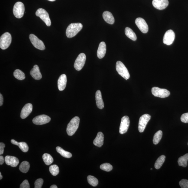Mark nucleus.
<instances>
[{"label":"nucleus","mask_w":188,"mask_h":188,"mask_svg":"<svg viewBox=\"0 0 188 188\" xmlns=\"http://www.w3.org/2000/svg\"><path fill=\"white\" fill-rule=\"evenodd\" d=\"M83 28V25L79 23H72L67 28L66 35L67 37L71 38L73 37L80 31Z\"/></svg>","instance_id":"nucleus-1"},{"label":"nucleus","mask_w":188,"mask_h":188,"mask_svg":"<svg viewBox=\"0 0 188 188\" xmlns=\"http://www.w3.org/2000/svg\"><path fill=\"white\" fill-rule=\"evenodd\" d=\"M80 119L79 117L75 116L70 121L67 128V133L69 136L74 135L79 127Z\"/></svg>","instance_id":"nucleus-2"},{"label":"nucleus","mask_w":188,"mask_h":188,"mask_svg":"<svg viewBox=\"0 0 188 188\" xmlns=\"http://www.w3.org/2000/svg\"><path fill=\"white\" fill-rule=\"evenodd\" d=\"M12 42V36L9 32H6L0 38V47L2 49L8 48Z\"/></svg>","instance_id":"nucleus-3"},{"label":"nucleus","mask_w":188,"mask_h":188,"mask_svg":"<svg viewBox=\"0 0 188 188\" xmlns=\"http://www.w3.org/2000/svg\"><path fill=\"white\" fill-rule=\"evenodd\" d=\"M116 68L118 74L124 78L125 79L127 80L130 77L129 71L125 66L124 64L120 61H118L116 63Z\"/></svg>","instance_id":"nucleus-4"},{"label":"nucleus","mask_w":188,"mask_h":188,"mask_svg":"<svg viewBox=\"0 0 188 188\" xmlns=\"http://www.w3.org/2000/svg\"><path fill=\"white\" fill-rule=\"evenodd\" d=\"M25 8L23 4L21 2H17L15 4L13 9V13L17 18L20 19L24 14Z\"/></svg>","instance_id":"nucleus-5"},{"label":"nucleus","mask_w":188,"mask_h":188,"mask_svg":"<svg viewBox=\"0 0 188 188\" xmlns=\"http://www.w3.org/2000/svg\"><path fill=\"white\" fill-rule=\"evenodd\" d=\"M36 15L37 16L39 17L47 26L49 27L51 25V21L49 14L46 10L42 8H39L36 11Z\"/></svg>","instance_id":"nucleus-6"},{"label":"nucleus","mask_w":188,"mask_h":188,"mask_svg":"<svg viewBox=\"0 0 188 188\" xmlns=\"http://www.w3.org/2000/svg\"><path fill=\"white\" fill-rule=\"evenodd\" d=\"M30 40L33 46L36 49L40 50H44L45 49L44 43L34 34H31L29 36Z\"/></svg>","instance_id":"nucleus-7"},{"label":"nucleus","mask_w":188,"mask_h":188,"mask_svg":"<svg viewBox=\"0 0 188 188\" xmlns=\"http://www.w3.org/2000/svg\"><path fill=\"white\" fill-rule=\"evenodd\" d=\"M152 93L154 96L161 98H166L170 95V92L167 90L156 87L152 88Z\"/></svg>","instance_id":"nucleus-8"},{"label":"nucleus","mask_w":188,"mask_h":188,"mask_svg":"<svg viewBox=\"0 0 188 188\" xmlns=\"http://www.w3.org/2000/svg\"><path fill=\"white\" fill-rule=\"evenodd\" d=\"M86 60L85 54L84 53L80 54L75 62L74 67L75 70L77 71L81 70L85 64Z\"/></svg>","instance_id":"nucleus-9"},{"label":"nucleus","mask_w":188,"mask_h":188,"mask_svg":"<svg viewBox=\"0 0 188 188\" xmlns=\"http://www.w3.org/2000/svg\"><path fill=\"white\" fill-rule=\"evenodd\" d=\"M151 118V116L148 114H144L140 117L138 125V130L140 133L143 132Z\"/></svg>","instance_id":"nucleus-10"},{"label":"nucleus","mask_w":188,"mask_h":188,"mask_svg":"<svg viewBox=\"0 0 188 188\" xmlns=\"http://www.w3.org/2000/svg\"><path fill=\"white\" fill-rule=\"evenodd\" d=\"M51 118L49 116L45 115L37 116L34 118L32 122L34 124L42 125L46 124L50 121Z\"/></svg>","instance_id":"nucleus-11"},{"label":"nucleus","mask_w":188,"mask_h":188,"mask_svg":"<svg viewBox=\"0 0 188 188\" xmlns=\"http://www.w3.org/2000/svg\"><path fill=\"white\" fill-rule=\"evenodd\" d=\"M130 121L128 116H125L122 118L120 127L119 133L121 134H123L128 130Z\"/></svg>","instance_id":"nucleus-12"},{"label":"nucleus","mask_w":188,"mask_h":188,"mask_svg":"<svg viewBox=\"0 0 188 188\" xmlns=\"http://www.w3.org/2000/svg\"><path fill=\"white\" fill-rule=\"evenodd\" d=\"M175 34L172 30H168L166 32L163 38L164 44L170 45L173 43L175 39Z\"/></svg>","instance_id":"nucleus-13"},{"label":"nucleus","mask_w":188,"mask_h":188,"mask_svg":"<svg viewBox=\"0 0 188 188\" xmlns=\"http://www.w3.org/2000/svg\"><path fill=\"white\" fill-rule=\"evenodd\" d=\"M135 23L140 31L142 33H146L148 31V24L143 19L138 18L136 19Z\"/></svg>","instance_id":"nucleus-14"},{"label":"nucleus","mask_w":188,"mask_h":188,"mask_svg":"<svg viewBox=\"0 0 188 188\" xmlns=\"http://www.w3.org/2000/svg\"><path fill=\"white\" fill-rule=\"evenodd\" d=\"M152 4L157 9L163 10L167 7L169 5V1L168 0H153Z\"/></svg>","instance_id":"nucleus-15"},{"label":"nucleus","mask_w":188,"mask_h":188,"mask_svg":"<svg viewBox=\"0 0 188 188\" xmlns=\"http://www.w3.org/2000/svg\"><path fill=\"white\" fill-rule=\"evenodd\" d=\"M32 111V105L31 103H28L26 104L22 108L21 113V118L25 119L28 116Z\"/></svg>","instance_id":"nucleus-16"},{"label":"nucleus","mask_w":188,"mask_h":188,"mask_svg":"<svg viewBox=\"0 0 188 188\" xmlns=\"http://www.w3.org/2000/svg\"><path fill=\"white\" fill-rule=\"evenodd\" d=\"M5 160L6 165L10 166L13 167H16L19 163L18 159L13 156H6L5 158Z\"/></svg>","instance_id":"nucleus-17"},{"label":"nucleus","mask_w":188,"mask_h":188,"mask_svg":"<svg viewBox=\"0 0 188 188\" xmlns=\"http://www.w3.org/2000/svg\"><path fill=\"white\" fill-rule=\"evenodd\" d=\"M67 82L66 75L63 74L60 76L58 81V88L60 91H62L65 89L66 87Z\"/></svg>","instance_id":"nucleus-18"},{"label":"nucleus","mask_w":188,"mask_h":188,"mask_svg":"<svg viewBox=\"0 0 188 188\" xmlns=\"http://www.w3.org/2000/svg\"><path fill=\"white\" fill-rule=\"evenodd\" d=\"M31 76L34 79L39 80L42 79V75L41 73L39 67L37 65H35L30 72Z\"/></svg>","instance_id":"nucleus-19"},{"label":"nucleus","mask_w":188,"mask_h":188,"mask_svg":"<svg viewBox=\"0 0 188 188\" xmlns=\"http://www.w3.org/2000/svg\"><path fill=\"white\" fill-rule=\"evenodd\" d=\"M106 51V45L105 42H101L99 45L97 55L99 59H102L104 57Z\"/></svg>","instance_id":"nucleus-20"},{"label":"nucleus","mask_w":188,"mask_h":188,"mask_svg":"<svg viewBox=\"0 0 188 188\" xmlns=\"http://www.w3.org/2000/svg\"><path fill=\"white\" fill-rule=\"evenodd\" d=\"M96 99L97 107L99 109H103L104 107V103L103 100L102 95L100 90H98L96 93Z\"/></svg>","instance_id":"nucleus-21"},{"label":"nucleus","mask_w":188,"mask_h":188,"mask_svg":"<svg viewBox=\"0 0 188 188\" xmlns=\"http://www.w3.org/2000/svg\"><path fill=\"white\" fill-rule=\"evenodd\" d=\"M104 140V135L102 132H99L94 141V145L100 148L103 145Z\"/></svg>","instance_id":"nucleus-22"},{"label":"nucleus","mask_w":188,"mask_h":188,"mask_svg":"<svg viewBox=\"0 0 188 188\" xmlns=\"http://www.w3.org/2000/svg\"><path fill=\"white\" fill-rule=\"evenodd\" d=\"M103 18L106 22L109 24L113 25L115 22V19L113 15L111 12L107 11L103 13Z\"/></svg>","instance_id":"nucleus-23"},{"label":"nucleus","mask_w":188,"mask_h":188,"mask_svg":"<svg viewBox=\"0 0 188 188\" xmlns=\"http://www.w3.org/2000/svg\"><path fill=\"white\" fill-rule=\"evenodd\" d=\"M125 35L131 40L135 41L137 40V36L134 32L130 28L127 27L125 30Z\"/></svg>","instance_id":"nucleus-24"},{"label":"nucleus","mask_w":188,"mask_h":188,"mask_svg":"<svg viewBox=\"0 0 188 188\" xmlns=\"http://www.w3.org/2000/svg\"><path fill=\"white\" fill-rule=\"evenodd\" d=\"M56 150L62 156L66 158H70L72 156V155L70 153L64 150L61 147H57L56 148Z\"/></svg>","instance_id":"nucleus-25"},{"label":"nucleus","mask_w":188,"mask_h":188,"mask_svg":"<svg viewBox=\"0 0 188 188\" xmlns=\"http://www.w3.org/2000/svg\"><path fill=\"white\" fill-rule=\"evenodd\" d=\"M188 161V153L179 158L178 163L179 166L186 167L187 166Z\"/></svg>","instance_id":"nucleus-26"},{"label":"nucleus","mask_w":188,"mask_h":188,"mask_svg":"<svg viewBox=\"0 0 188 188\" xmlns=\"http://www.w3.org/2000/svg\"><path fill=\"white\" fill-rule=\"evenodd\" d=\"M30 164L27 161H23L19 166V170L21 172L26 173L28 171L30 168Z\"/></svg>","instance_id":"nucleus-27"},{"label":"nucleus","mask_w":188,"mask_h":188,"mask_svg":"<svg viewBox=\"0 0 188 188\" xmlns=\"http://www.w3.org/2000/svg\"><path fill=\"white\" fill-rule=\"evenodd\" d=\"M166 157L165 155H162L159 157L155 163V168L157 169H159L162 167L165 162Z\"/></svg>","instance_id":"nucleus-28"},{"label":"nucleus","mask_w":188,"mask_h":188,"mask_svg":"<svg viewBox=\"0 0 188 188\" xmlns=\"http://www.w3.org/2000/svg\"><path fill=\"white\" fill-rule=\"evenodd\" d=\"M43 159L46 165H51L53 162V159L50 154L45 153L43 155Z\"/></svg>","instance_id":"nucleus-29"},{"label":"nucleus","mask_w":188,"mask_h":188,"mask_svg":"<svg viewBox=\"0 0 188 188\" xmlns=\"http://www.w3.org/2000/svg\"><path fill=\"white\" fill-rule=\"evenodd\" d=\"M13 75L14 77L19 80H23L25 79V73L22 71L18 69L14 71Z\"/></svg>","instance_id":"nucleus-30"},{"label":"nucleus","mask_w":188,"mask_h":188,"mask_svg":"<svg viewBox=\"0 0 188 188\" xmlns=\"http://www.w3.org/2000/svg\"><path fill=\"white\" fill-rule=\"evenodd\" d=\"M162 136H163V132L161 130H159L155 134L153 137V142L155 145L158 144L160 141Z\"/></svg>","instance_id":"nucleus-31"},{"label":"nucleus","mask_w":188,"mask_h":188,"mask_svg":"<svg viewBox=\"0 0 188 188\" xmlns=\"http://www.w3.org/2000/svg\"><path fill=\"white\" fill-rule=\"evenodd\" d=\"M87 179L88 182L92 186L95 187L98 184V180L94 177L89 175L88 176Z\"/></svg>","instance_id":"nucleus-32"},{"label":"nucleus","mask_w":188,"mask_h":188,"mask_svg":"<svg viewBox=\"0 0 188 188\" xmlns=\"http://www.w3.org/2000/svg\"><path fill=\"white\" fill-rule=\"evenodd\" d=\"M49 172L53 176H56L59 174V168L56 165H53L50 166L49 168Z\"/></svg>","instance_id":"nucleus-33"},{"label":"nucleus","mask_w":188,"mask_h":188,"mask_svg":"<svg viewBox=\"0 0 188 188\" xmlns=\"http://www.w3.org/2000/svg\"><path fill=\"white\" fill-rule=\"evenodd\" d=\"M100 168L101 170L106 172H109L113 169V166L109 163H105L102 164L100 166Z\"/></svg>","instance_id":"nucleus-34"},{"label":"nucleus","mask_w":188,"mask_h":188,"mask_svg":"<svg viewBox=\"0 0 188 188\" xmlns=\"http://www.w3.org/2000/svg\"><path fill=\"white\" fill-rule=\"evenodd\" d=\"M18 146L23 152H27L28 151V146L25 142H19Z\"/></svg>","instance_id":"nucleus-35"},{"label":"nucleus","mask_w":188,"mask_h":188,"mask_svg":"<svg viewBox=\"0 0 188 188\" xmlns=\"http://www.w3.org/2000/svg\"><path fill=\"white\" fill-rule=\"evenodd\" d=\"M44 182L42 178H39L36 180L34 183V188H41Z\"/></svg>","instance_id":"nucleus-36"},{"label":"nucleus","mask_w":188,"mask_h":188,"mask_svg":"<svg viewBox=\"0 0 188 188\" xmlns=\"http://www.w3.org/2000/svg\"><path fill=\"white\" fill-rule=\"evenodd\" d=\"M179 185L182 188H188V180L183 179L179 183Z\"/></svg>","instance_id":"nucleus-37"},{"label":"nucleus","mask_w":188,"mask_h":188,"mask_svg":"<svg viewBox=\"0 0 188 188\" xmlns=\"http://www.w3.org/2000/svg\"><path fill=\"white\" fill-rule=\"evenodd\" d=\"M181 121L184 123H188V113L183 114L181 118Z\"/></svg>","instance_id":"nucleus-38"},{"label":"nucleus","mask_w":188,"mask_h":188,"mask_svg":"<svg viewBox=\"0 0 188 188\" xmlns=\"http://www.w3.org/2000/svg\"><path fill=\"white\" fill-rule=\"evenodd\" d=\"M20 188H29V184L27 180H25L23 181L20 185Z\"/></svg>","instance_id":"nucleus-39"},{"label":"nucleus","mask_w":188,"mask_h":188,"mask_svg":"<svg viewBox=\"0 0 188 188\" xmlns=\"http://www.w3.org/2000/svg\"><path fill=\"white\" fill-rule=\"evenodd\" d=\"M5 145L2 142L0 143V154H3L4 152V148H5Z\"/></svg>","instance_id":"nucleus-40"},{"label":"nucleus","mask_w":188,"mask_h":188,"mask_svg":"<svg viewBox=\"0 0 188 188\" xmlns=\"http://www.w3.org/2000/svg\"><path fill=\"white\" fill-rule=\"evenodd\" d=\"M3 98L2 95L1 94H0V106H1L3 105Z\"/></svg>","instance_id":"nucleus-41"},{"label":"nucleus","mask_w":188,"mask_h":188,"mask_svg":"<svg viewBox=\"0 0 188 188\" xmlns=\"http://www.w3.org/2000/svg\"><path fill=\"white\" fill-rule=\"evenodd\" d=\"M4 161H5V160H4V158L3 156H0V165H2L4 163Z\"/></svg>","instance_id":"nucleus-42"},{"label":"nucleus","mask_w":188,"mask_h":188,"mask_svg":"<svg viewBox=\"0 0 188 188\" xmlns=\"http://www.w3.org/2000/svg\"><path fill=\"white\" fill-rule=\"evenodd\" d=\"M11 142L14 145L18 146L19 142H17L14 139H12L11 140Z\"/></svg>","instance_id":"nucleus-43"},{"label":"nucleus","mask_w":188,"mask_h":188,"mask_svg":"<svg viewBox=\"0 0 188 188\" xmlns=\"http://www.w3.org/2000/svg\"><path fill=\"white\" fill-rule=\"evenodd\" d=\"M50 188H58V187L55 185H52L50 187Z\"/></svg>","instance_id":"nucleus-44"},{"label":"nucleus","mask_w":188,"mask_h":188,"mask_svg":"<svg viewBox=\"0 0 188 188\" xmlns=\"http://www.w3.org/2000/svg\"><path fill=\"white\" fill-rule=\"evenodd\" d=\"M2 178H3V176L1 175V172H0V179L1 180Z\"/></svg>","instance_id":"nucleus-45"},{"label":"nucleus","mask_w":188,"mask_h":188,"mask_svg":"<svg viewBox=\"0 0 188 188\" xmlns=\"http://www.w3.org/2000/svg\"><path fill=\"white\" fill-rule=\"evenodd\" d=\"M48 1H56V0H48Z\"/></svg>","instance_id":"nucleus-46"},{"label":"nucleus","mask_w":188,"mask_h":188,"mask_svg":"<svg viewBox=\"0 0 188 188\" xmlns=\"http://www.w3.org/2000/svg\"><path fill=\"white\" fill-rule=\"evenodd\" d=\"M151 170H152V168H151Z\"/></svg>","instance_id":"nucleus-47"},{"label":"nucleus","mask_w":188,"mask_h":188,"mask_svg":"<svg viewBox=\"0 0 188 188\" xmlns=\"http://www.w3.org/2000/svg\"></svg>","instance_id":"nucleus-48"}]
</instances>
